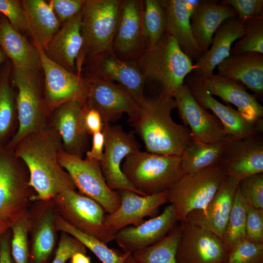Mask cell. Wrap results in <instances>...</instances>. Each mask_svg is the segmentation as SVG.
Instances as JSON below:
<instances>
[{
    "instance_id": "1",
    "label": "cell",
    "mask_w": 263,
    "mask_h": 263,
    "mask_svg": "<svg viewBox=\"0 0 263 263\" xmlns=\"http://www.w3.org/2000/svg\"><path fill=\"white\" fill-rule=\"evenodd\" d=\"M61 150V139L50 125L28 134L15 146L13 151L26 165L29 185L36 192L33 202L49 200L62 192L76 189L58 162V153Z\"/></svg>"
},
{
    "instance_id": "2",
    "label": "cell",
    "mask_w": 263,
    "mask_h": 263,
    "mask_svg": "<svg viewBox=\"0 0 263 263\" xmlns=\"http://www.w3.org/2000/svg\"><path fill=\"white\" fill-rule=\"evenodd\" d=\"M130 123L145 144L146 151L156 154L181 156L192 140L189 129L175 123L171 116L176 108L173 97L162 91L145 98Z\"/></svg>"
},
{
    "instance_id": "3",
    "label": "cell",
    "mask_w": 263,
    "mask_h": 263,
    "mask_svg": "<svg viewBox=\"0 0 263 263\" xmlns=\"http://www.w3.org/2000/svg\"><path fill=\"white\" fill-rule=\"evenodd\" d=\"M28 170L13 150L0 147V237L22 217L36 192Z\"/></svg>"
},
{
    "instance_id": "4",
    "label": "cell",
    "mask_w": 263,
    "mask_h": 263,
    "mask_svg": "<svg viewBox=\"0 0 263 263\" xmlns=\"http://www.w3.org/2000/svg\"><path fill=\"white\" fill-rule=\"evenodd\" d=\"M121 170L131 184L142 195L168 190L184 174L181 156L141 150L126 156Z\"/></svg>"
},
{
    "instance_id": "5",
    "label": "cell",
    "mask_w": 263,
    "mask_h": 263,
    "mask_svg": "<svg viewBox=\"0 0 263 263\" xmlns=\"http://www.w3.org/2000/svg\"><path fill=\"white\" fill-rule=\"evenodd\" d=\"M135 61L146 80L159 82L162 91L172 97L193 69L192 60L166 33Z\"/></svg>"
},
{
    "instance_id": "6",
    "label": "cell",
    "mask_w": 263,
    "mask_h": 263,
    "mask_svg": "<svg viewBox=\"0 0 263 263\" xmlns=\"http://www.w3.org/2000/svg\"><path fill=\"white\" fill-rule=\"evenodd\" d=\"M40 70H23L13 67L12 82L17 89L16 94L18 128L5 147L13 150L24 136L49 125L51 113L45 99Z\"/></svg>"
},
{
    "instance_id": "7",
    "label": "cell",
    "mask_w": 263,
    "mask_h": 263,
    "mask_svg": "<svg viewBox=\"0 0 263 263\" xmlns=\"http://www.w3.org/2000/svg\"><path fill=\"white\" fill-rule=\"evenodd\" d=\"M226 175L219 165L184 174L168 190L179 223L190 212L204 209L217 191Z\"/></svg>"
},
{
    "instance_id": "8",
    "label": "cell",
    "mask_w": 263,
    "mask_h": 263,
    "mask_svg": "<svg viewBox=\"0 0 263 263\" xmlns=\"http://www.w3.org/2000/svg\"><path fill=\"white\" fill-rule=\"evenodd\" d=\"M121 0H85L81 32L83 63L88 57L113 50L118 25Z\"/></svg>"
},
{
    "instance_id": "9",
    "label": "cell",
    "mask_w": 263,
    "mask_h": 263,
    "mask_svg": "<svg viewBox=\"0 0 263 263\" xmlns=\"http://www.w3.org/2000/svg\"><path fill=\"white\" fill-rule=\"evenodd\" d=\"M56 212L68 224L105 244L113 241L105 223L106 212L94 200L69 189L53 199Z\"/></svg>"
},
{
    "instance_id": "10",
    "label": "cell",
    "mask_w": 263,
    "mask_h": 263,
    "mask_svg": "<svg viewBox=\"0 0 263 263\" xmlns=\"http://www.w3.org/2000/svg\"><path fill=\"white\" fill-rule=\"evenodd\" d=\"M58 160L78 192L96 201L108 214L117 210L120 205V195L117 190H112L108 187L99 162L70 154L63 150L58 153Z\"/></svg>"
},
{
    "instance_id": "11",
    "label": "cell",
    "mask_w": 263,
    "mask_h": 263,
    "mask_svg": "<svg viewBox=\"0 0 263 263\" xmlns=\"http://www.w3.org/2000/svg\"><path fill=\"white\" fill-rule=\"evenodd\" d=\"M87 89L84 107L96 110L104 124H111L128 115L130 124L136 116L139 106L121 85L93 75H82Z\"/></svg>"
},
{
    "instance_id": "12",
    "label": "cell",
    "mask_w": 263,
    "mask_h": 263,
    "mask_svg": "<svg viewBox=\"0 0 263 263\" xmlns=\"http://www.w3.org/2000/svg\"><path fill=\"white\" fill-rule=\"evenodd\" d=\"M103 157L100 167L108 187L112 190L127 189L142 195L129 182L121 170V165L129 154L140 150L133 131L127 132L120 125L104 124Z\"/></svg>"
},
{
    "instance_id": "13",
    "label": "cell",
    "mask_w": 263,
    "mask_h": 263,
    "mask_svg": "<svg viewBox=\"0 0 263 263\" xmlns=\"http://www.w3.org/2000/svg\"><path fill=\"white\" fill-rule=\"evenodd\" d=\"M37 48L44 74L45 99L51 114L57 107L71 100L77 101L83 106L87 89L82 74L68 71L50 59L40 48Z\"/></svg>"
},
{
    "instance_id": "14",
    "label": "cell",
    "mask_w": 263,
    "mask_h": 263,
    "mask_svg": "<svg viewBox=\"0 0 263 263\" xmlns=\"http://www.w3.org/2000/svg\"><path fill=\"white\" fill-rule=\"evenodd\" d=\"M28 212L30 263H50L58 243L53 200L33 202Z\"/></svg>"
},
{
    "instance_id": "15",
    "label": "cell",
    "mask_w": 263,
    "mask_h": 263,
    "mask_svg": "<svg viewBox=\"0 0 263 263\" xmlns=\"http://www.w3.org/2000/svg\"><path fill=\"white\" fill-rule=\"evenodd\" d=\"M196 101L212 112L221 123L227 135L243 138L263 133V120L251 121L230 105H225L208 93L200 76L191 73L184 80Z\"/></svg>"
},
{
    "instance_id": "16",
    "label": "cell",
    "mask_w": 263,
    "mask_h": 263,
    "mask_svg": "<svg viewBox=\"0 0 263 263\" xmlns=\"http://www.w3.org/2000/svg\"><path fill=\"white\" fill-rule=\"evenodd\" d=\"M85 60L87 62L85 73L113 82L116 81L138 104L144 100L146 80L135 61L122 59L113 50L91 56Z\"/></svg>"
},
{
    "instance_id": "17",
    "label": "cell",
    "mask_w": 263,
    "mask_h": 263,
    "mask_svg": "<svg viewBox=\"0 0 263 263\" xmlns=\"http://www.w3.org/2000/svg\"><path fill=\"white\" fill-rule=\"evenodd\" d=\"M182 223L176 263H225L228 252L219 237L187 221Z\"/></svg>"
},
{
    "instance_id": "18",
    "label": "cell",
    "mask_w": 263,
    "mask_h": 263,
    "mask_svg": "<svg viewBox=\"0 0 263 263\" xmlns=\"http://www.w3.org/2000/svg\"><path fill=\"white\" fill-rule=\"evenodd\" d=\"M173 97L179 115L190 130L193 140L215 143L227 137L219 119L196 101L185 83L179 87Z\"/></svg>"
},
{
    "instance_id": "19",
    "label": "cell",
    "mask_w": 263,
    "mask_h": 263,
    "mask_svg": "<svg viewBox=\"0 0 263 263\" xmlns=\"http://www.w3.org/2000/svg\"><path fill=\"white\" fill-rule=\"evenodd\" d=\"M218 165L225 175L238 183L251 175L263 173V133L231 140Z\"/></svg>"
},
{
    "instance_id": "20",
    "label": "cell",
    "mask_w": 263,
    "mask_h": 263,
    "mask_svg": "<svg viewBox=\"0 0 263 263\" xmlns=\"http://www.w3.org/2000/svg\"><path fill=\"white\" fill-rule=\"evenodd\" d=\"M143 0H122L113 51L119 58L136 61L147 49L142 25Z\"/></svg>"
},
{
    "instance_id": "21",
    "label": "cell",
    "mask_w": 263,
    "mask_h": 263,
    "mask_svg": "<svg viewBox=\"0 0 263 263\" xmlns=\"http://www.w3.org/2000/svg\"><path fill=\"white\" fill-rule=\"evenodd\" d=\"M117 191L120 206L113 213L106 214L105 218L106 226L113 235L129 225H141L146 217H155L158 208L168 202V190L150 195H141L127 189Z\"/></svg>"
},
{
    "instance_id": "22",
    "label": "cell",
    "mask_w": 263,
    "mask_h": 263,
    "mask_svg": "<svg viewBox=\"0 0 263 263\" xmlns=\"http://www.w3.org/2000/svg\"><path fill=\"white\" fill-rule=\"evenodd\" d=\"M178 222L172 205L167 206L159 215L138 226H126L114 234L113 241L123 252L132 254L164 238Z\"/></svg>"
},
{
    "instance_id": "23",
    "label": "cell",
    "mask_w": 263,
    "mask_h": 263,
    "mask_svg": "<svg viewBox=\"0 0 263 263\" xmlns=\"http://www.w3.org/2000/svg\"><path fill=\"white\" fill-rule=\"evenodd\" d=\"M83 106L71 100L57 107L51 113L49 125L59 134L66 153L83 158L88 150L90 135L83 121Z\"/></svg>"
},
{
    "instance_id": "24",
    "label": "cell",
    "mask_w": 263,
    "mask_h": 263,
    "mask_svg": "<svg viewBox=\"0 0 263 263\" xmlns=\"http://www.w3.org/2000/svg\"><path fill=\"white\" fill-rule=\"evenodd\" d=\"M81 19L82 11L61 26L43 50L52 60L75 74H80L83 65Z\"/></svg>"
},
{
    "instance_id": "25",
    "label": "cell",
    "mask_w": 263,
    "mask_h": 263,
    "mask_svg": "<svg viewBox=\"0 0 263 263\" xmlns=\"http://www.w3.org/2000/svg\"><path fill=\"white\" fill-rule=\"evenodd\" d=\"M238 184L226 176L208 205L203 209L189 213L185 221L212 232L222 240Z\"/></svg>"
},
{
    "instance_id": "26",
    "label": "cell",
    "mask_w": 263,
    "mask_h": 263,
    "mask_svg": "<svg viewBox=\"0 0 263 263\" xmlns=\"http://www.w3.org/2000/svg\"><path fill=\"white\" fill-rule=\"evenodd\" d=\"M209 94L220 97L234 105L246 119L257 121L263 117V107L255 95L249 93L243 84L213 73L201 77Z\"/></svg>"
},
{
    "instance_id": "27",
    "label": "cell",
    "mask_w": 263,
    "mask_h": 263,
    "mask_svg": "<svg viewBox=\"0 0 263 263\" xmlns=\"http://www.w3.org/2000/svg\"><path fill=\"white\" fill-rule=\"evenodd\" d=\"M244 35V23L237 16L224 21L214 33L210 47L196 60L192 73L201 77L213 70L230 56L233 43Z\"/></svg>"
},
{
    "instance_id": "28",
    "label": "cell",
    "mask_w": 263,
    "mask_h": 263,
    "mask_svg": "<svg viewBox=\"0 0 263 263\" xmlns=\"http://www.w3.org/2000/svg\"><path fill=\"white\" fill-rule=\"evenodd\" d=\"M219 76L239 82L255 96L263 95V54L247 52L230 55L217 66Z\"/></svg>"
},
{
    "instance_id": "29",
    "label": "cell",
    "mask_w": 263,
    "mask_h": 263,
    "mask_svg": "<svg viewBox=\"0 0 263 263\" xmlns=\"http://www.w3.org/2000/svg\"><path fill=\"white\" fill-rule=\"evenodd\" d=\"M166 14V32L174 38L182 51L192 61L202 55L194 38L190 16L194 4L186 0H159Z\"/></svg>"
},
{
    "instance_id": "30",
    "label": "cell",
    "mask_w": 263,
    "mask_h": 263,
    "mask_svg": "<svg viewBox=\"0 0 263 263\" xmlns=\"http://www.w3.org/2000/svg\"><path fill=\"white\" fill-rule=\"evenodd\" d=\"M231 6L213 0L203 1L194 4L190 16V26L194 38L202 54L210 47L213 36L226 19L237 16Z\"/></svg>"
},
{
    "instance_id": "31",
    "label": "cell",
    "mask_w": 263,
    "mask_h": 263,
    "mask_svg": "<svg viewBox=\"0 0 263 263\" xmlns=\"http://www.w3.org/2000/svg\"><path fill=\"white\" fill-rule=\"evenodd\" d=\"M0 47L13 67L28 70H40L38 49L23 34L16 30L2 14L0 19Z\"/></svg>"
},
{
    "instance_id": "32",
    "label": "cell",
    "mask_w": 263,
    "mask_h": 263,
    "mask_svg": "<svg viewBox=\"0 0 263 263\" xmlns=\"http://www.w3.org/2000/svg\"><path fill=\"white\" fill-rule=\"evenodd\" d=\"M26 32L33 44L44 50L61 25L48 2L43 0H22Z\"/></svg>"
},
{
    "instance_id": "33",
    "label": "cell",
    "mask_w": 263,
    "mask_h": 263,
    "mask_svg": "<svg viewBox=\"0 0 263 263\" xmlns=\"http://www.w3.org/2000/svg\"><path fill=\"white\" fill-rule=\"evenodd\" d=\"M13 68L7 59L0 67V147H5L18 128L16 93L10 83Z\"/></svg>"
},
{
    "instance_id": "34",
    "label": "cell",
    "mask_w": 263,
    "mask_h": 263,
    "mask_svg": "<svg viewBox=\"0 0 263 263\" xmlns=\"http://www.w3.org/2000/svg\"><path fill=\"white\" fill-rule=\"evenodd\" d=\"M232 136L215 143L192 140L181 155L184 174L199 171L218 165Z\"/></svg>"
},
{
    "instance_id": "35",
    "label": "cell",
    "mask_w": 263,
    "mask_h": 263,
    "mask_svg": "<svg viewBox=\"0 0 263 263\" xmlns=\"http://www.w3.org/2000/svg\"><path fill=\"white\" fill-rule=\"evenodd\" d=\"M182 223L176 224L162 239L132 254L137 263H176V253L182 231Z\"/></svg>"
},
{
    "instance_id": "36",
    "label": "cell",
    "mask_w": 263,
    "mask_h": 263,
    "mask_svg": "<svg viewBox=\"0 0 263 263\" xmlns=\"http://www.w3.org/2000/svg\"><path fill=\"white\" fill-rule=\"evenodd\" d=\"M55 225L57 231H63L74 236L90 249L102 263H124L129 253H121L109 248L107 244L95 237L83 233L65 222L56 212Z\"/></svg>"
},
{
    "instance_id": "37",
    "label": "cell",
    "mask_w": 263,
    "mask_h": 263,
    "mask_svg": "<svg viewBox=\"0 0 263 263\" xmlns=\"http://www.w3.org/2000/svg\"><path fill=\"white\" fill-rule=\"evenodd\" d=\"M142 25L147 48L155 45L166 32V19L159 0H143Z\"/></svg>"
},
{
    "instance_id": "38",
    "label": "cell",
    "mask_w": 263,
    "mask_h": 263,
    "mask_svg": "<svg viewBox=\"0 0 263 263\" xmlns=\"http://www.w3.org/2000/svg\"><path fill=\"white\" fill-rule=\"evenodd\" d=\"M247 207V204L237 188L232 208L222 238L228 253L237 244L245 239Z\"/></svg>"
},
{
    "instance_id": "39",
    "label": "cell",
    "mask_w": 263,
    "mask_h": 263,
    "mask_svg": "<svg viewBox=\"0 0 263 263\" xmlns=\"http://www.w3.org/2000/svg\"><path fill=\"white\" fill-rule=\"evenodd\" d=\"M244 23V35L232 45L230 55L247 52L263 54V14Z\"/></svg>"
},
{
    "instance_id": "40",
    "label": "cell",
    "mask_w": 263,
    "mask_h": 263,
    "mask_svg": "<svg viewBox=\"0 0 263 263\" xmlns=\"http://www.w3.org/2000/svg\"><path fill=\"white\" fill-rule=\"evenodd\" d=\"M28 210L10 228L11 254L15 263H30Z\"/></svg>"
},
{
    "instance_id": "41",
    "label": "cell",
    "mask_w": 263,
    "mask_h": 263,
    "mask_svg": "<svg viewBox=\"0 0 263 263\" xmlns=\"http://www.w3.org/2000/svg\"><path fill=\"white\" fill-rule=\"evenodd\" d=\"M237 188L247 205L263 209V173L241 180L238 183Z\"/></svg>"
},
{
    "instance_id": "42",
    "label": "cell",
    "mask_w": 263,
    "mask_h": 263,
    "mask_svg": "<svg viewBox=\"0 0 263 263\" xmlns=\"http://www.w3.org/2000/svg\"><path fill=\"white\" fill-rule=\"evenodd\" d=\"M225 263H263V244L245 239L228 253Z\"/></svg>"
},
{
    "instance_id": "43",
    "label": "cell",
    "mask_w": 263,
    "mask_h": 263,
    "mask_svg": "<svg viewBox=\"0 0 263 263\" xmlns=\"http://www.w3.org/2000/svg\"><path fill=\"white\" fill-rule=\"evenodd\" d=\"M87 247L78 239L67 232L61 231L56 250L50 263H66L77 252L86 253Z\"/></svg>"
},
{
    "instance_id": "44",
    "label": "cell",
    "mask_w": 263,
    "mask_h": 263,
    "mask_svg": "<svg viewBox=\"0 0 263 263\" xmlns=\"http://www.w3.org/2000/svg\"><path fill=\"white\" fill-rule=\"evenodd\" d=\"M0 13L7 19L16 30L22 34L26 32L25 15L21 0H0Z\"/></svg>"
},
{
    "instance_id": "45",
    "label": "cell",
    "mask_w": 263,
    "mask_h": 263,
    "mask_svg": "<svg viewBox=\"0 0 263 263\" xmlns=\"http://www.w3.org/2000/svg\"><path fill=\"white\" fill-rule=\"evenodd\" d=\"M245 239L263 244V209L247 205L245 224Z\"/></svg>"
},
{
    "instance_id": "46",
    "label": "cell",
    "mask_w": 263,
    "mask_h": 263,
    "mask_svg": "<svg viewBox=\"0 0 263 263\" xmlns=\"http://www.w3.org/2000/svg\"><path fill=\"white\" fill-rule=\"evenodd\" d=\"M219 3L233 8L243 22L263 14V0H223Z\"/></svg>"
},
{
    "instance_id": "47",
    "label": "cell",
    "mask_w": 263,
    "mask_h": 263,
    "mask_svg": "<svg viewBox=\"0 0 263 263\" xmlns=\"http://www.w3.org/2000/svg\"><path fill=\"white\" fill-rule=\"evenodd\" d=\"M48 2L61 26L82 11L85 0H51Z\"/></svg>"
},
{
    "instance_id": "48",
    "label": "cell",
    "mask_w": 263,
    "mask_h": 263,
    "mask_svg": "<svg viewBox=\"0 0 263 263\" xmlns=\"http://www.w3.org/2000/svg\"><path fill=\"white\" fill-rule=\"evenodd\" d=\"M83 121L85 130L90 135L103 130L104 123L101 115L94 109L83 107Z\"/></svg>"
},
{
    "instance_id": "49",
    "label": "cell",
    "mask_w": 263,
    "mask_h": 263,
    "mask_svg": "<svg viewBox=\"0 0 263 263\" xmlns=\"http://www.w3.org/2000/svg\"><path fill=\"white\" fill-rule=\"evenodd\" d=\"M104 135L102 132L92 135V146L90 150L85 153L86 158L100 162L103 157Z\"/></svg>"
},
{
    "instance_id": "50",
    "label": "cell",
    "mask_w": 263,
    "mask_h": 263,
    "mask_svg": "<svg viewBox=\"0 0 263 263\" xmlns=\"http://www.w3.org/2000/svg\"><path fill=\"white\" fill-rule=\"evenodd\" d=\"M11 229L0 237V263H15L11 254Z\"/></svg>"
},
{
    "instance_id": "51",
    "label": "cell",
    "mask_w": 263,
    "mask_h": 263,
    "mask_svg": "<svg viewBox=\"0 0 263 263\" xmlns=\"http://www.w3.org/2000/svg\"><path fill=\"white\" fill-rule=\"evenodd\" d=\"M70 259L71 263H91L90 257L81 252L74 254Z\"/></svg>"
},
{
    "instance_id": "52",
    "label": "cell",
    "mask_w": 263,
    "mask_h": 263,
    "mask_svg": "<svg viewBox=\"0 0 263 263\" xmlns=\"http://www.w3.org/2000/svg\"><path fill=\"white\" fill-rule=\"evenodd\" d=\"M7 59L8 58H7L5 54L1 48L0 47V67L6 61Z\"/></svg>"
},
{
    "instance_id": "53",
    "label": "cell",
    "mask_w": 263,
    "mask_h": 263,
    "mask_svg": "<svg viewBox=\"0 0 263 263\" xmlns=\"http://www.w3.org/2000/svg\"><path fill=\"white\" fill-rule=\"evenodd\" d=\"M124 263H137L133 258L132 254H129L126 258Z\"/></svg>"
},
{
    "instance_id": "54",
    "label": "cell",
    "mask_w": 263,
    "mask_h": 263,
    "mask_svg": "<svg viewBox=\"0 0 263 263\" xmlns=\"http://www.w3.org/2000/svg\"><path fill=\"white\" fill-rule=\"evenodd\" d=\"M0 17H1V14L0 13Z\"/></svg>"
}]
</instances>
